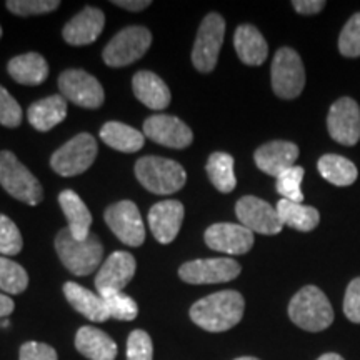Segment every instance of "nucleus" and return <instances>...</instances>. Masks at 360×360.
Segmentation results:
<instances>
[{"label": "nucleus", "instance_id": "nucleus-43", "mask_svg": "<svg viewBox=\"0 0 360 360\" xmlns=\"http://www.w3.org/2000/svg\"><path fill=\"white\" fill-rule=\"evenodd\" d=\"M114 6L117 7H122L125 11H130V12H141L143 8L150 7V0H115V2H112Z\"/></svg>", "mask_w": 360, "mask_h": 360}, {"label": "nucleus", "instance_id": "nucleus-23", "mask_svg": "<svg viewBox=\"0 0 360 360\" xmlns=\"http://www.w3.org/2000/svg\"><path fill=\"white\" fill-rule=\"evenodd\" d=\"M64 294L72 307L77 310L79 314H82L84 317H87L89 321L105 322L110 319L105 300L98 294H94L85 287L79 285V283L67 282L64 285Z\"/></svg>", "mask_w": 360, "mask_h": 360}, {"label": "nucleus", "instance_id": "nucleus-11", "mask_svg": "<svg viewBox=\"0 0 360 360\" xmlns=\"http://www.w3.org/2000/svg\"><path fill=\"white\" fill-rule=\"evenodd\" d=\"M240 265L229 257L199 259L180 265L179 277L184 282L202 285V283H225L238 277Z\"/></svg>", "mask_w": 360, "mask_h": 360}, {"label": "nucleus", "instance_id": "nucleus-29", "mask_svg": "<svg viewBox=\"0 0 360 360\" xmlns=\"http://www.w3.org/2000/svg\"><path fill=\"white\" fill-rule=\"evenodd\" d=\"M277 212L283 225H289L299 232H310L321 222V214L315 207L297 204V202L282 199L277 204Z\"/></svg>", "mask_w": 360, "mask_h": 360}, {"label": "nucleus", "instance_id": "nucleus-18", "mask_svg": "<svg viewBox=\"0 0 360 360\" xmlns=\"http://www.w3.org/2000/svg\"><path fill=\"white\" fill-rule=\"evenodd\" d=\"M184 205L179 200H162L148 210V227L160 244H170L184 222Z\"/></svg>", "mask_w": 360, "mask_h": 360}, {"label": "nucleus", "instance_id": "nucleus-9", "mask_svg": "<svg viewBox=\"0 0 360 360\" xmlns=\"http://www.w3.org/2000/svg\"><path fill=\"white\" fill-rule=\"evenodd\" d=\"M305 87V69L302 58L294 49L282 47L276 52L272 60V89L277 97H299Z\"/></svg>", "mask_w": 360, "mask_h": 360}, {"label": "nucleus", "instance_id": "nucleus-34", "mask_svg": "<svg viewBox=\"0 0 360 360\" xmlns=\"http://www.w3.org/2000/svg\"><path fill=\"white\" fill-rule=\"evenodd\" d=\"M102 299L105 300L107 310H109L110 317H114L115 321L130 322L137 317L139 314L137 304H135L132 297L125 295L124 292H112V294L102 295Z\"/></svg>", "mask_w": 360, "mask_h": 360}, {"label": "nucleus", "instance_id": "nucleus-22", "mask_svg": "<svg viewBox=\"0 0 360 360\" xmlns=\"http://www.w3.org/2000/svg\"><path fill=\"white\" fill-rule=\"evenodd\" d=\"M233 47L238 58L247 65H262L269 56V45L257 27L238 25L233 34Z\"/></svg>", "mask_w": 360, "mask_h": 360}, {"label": "nucleus", "instance_id": "nucleus-4", "mask_svg": "<svg viewBox=\"0 0 360 360\" xmlns=\"http://www.w3.org/2000/svg\"><path fill=\"white\" fill-rule=\"evenodd\" d=\"M135 177L148 192L155 195H169L186 186V169L172 159L147 155L135 164Z\"/></svg>", "mask_w": 360, "mask_h": 360}, {"label": "nucleus", "instance_id": "nucleus-12", "mask_svg": "<svg viewBox=\"0 0 360 360\" xmlns=\"http://www.w3.org/2000/svg\"><path fill=\"white\" fill-rule=\"evenodd\" d=\"M105 222L125 245L141 247L146 240V227L139 207L130 200L117 202L105 210Z\"/></svg>", "mask_w": 360, "mask_h": 360}, {"label": "nucleus", "instance_id": "nucleus-41", "mask_svg": "<svg viewBox=\"0 0 360 360\" xmlns=\"http://www.w3.org/2000/svg\"><path fill=\"white\" fill-rule=\"evenodd\" d=\"M19 360H58L56 349L42 342H25L20 347Z\"/></svg>", "mask_w": 360, "mask_h": 360}, {"label": "nucleus", "instance_id": "nucleus-39", "mask_svg": "<svg viewBox=\"0 0 360 360\" xmlns=\"http://www.w3.org/2000/svg\"><path fill=\"white\" fill-rule=\"evenodd\" d=\"M0 124L8 129H15L22 124V109L19 102L2 85H0Z\"/></svg>", "mask_w": 360, "mask_h": 360}, {"label": "nucleus", "instance_id": "nucleus-14", "mask_svg": "<svg viewBox=\"0 0 360 360\" xmlns=\"http://www.w3.org/2000/svg\"><path fill=\"white\" fill-rule=\"evenodd\" d=\"M330 137L342 146H355L360 139V107L350 97H342L332 103L327 115Z\"/></svg>", "mask_w": 360, "mask_h": 360}, {"label": "nucleus", "instance_id": "nucleus-30", "mask_svg": "<svg viewBox=\"0 0 360 360\" xmlns=\"http://www.w3.org/2000/svg\"><path fill=\"white\" fill-rule=\"evenodd\" d=\"M317 167L322 177L337 187L352 186L357 180V167L352 160L345 159V157L327 154L319 159Z\"/></svg>", "mask_w": 360, "mask_h": 360}, {"label": "nucleus", "instance_id": "nucleus-26", "mask_svg": "<svg viewBox=\"0 0 360 360\" xmlns=\"http://www.w3.org/2000/svg\"><path fill=\"white\" fill-rule=\"evenodd\" d=\"M67 117V101L62 96L45 97L37 101L27 110V119L35 130L49 132L56 125L64 122Z\"/></svg>", "mask_w": 360, "mask_h": 360}, {"label": "nucleus", "instance_id": "nucleus-37", "mask_svg": "<svg viewBox=\"0 0 360 360\" xmlns=\"http://www.w3.org/2000/svg\"><path fill=\"white\" fill-rule=\"evenodd\" d=\"M6 7L15 15L30 17L57 11L60 2L58 0H8Z\"/></svg>", "mask_w": 360, "mask_h": 360}, {"label": "nucleus", "instance_id": "nucleus-36", "mask_svg": "<svg viewBox=\"0 0 360 360\" xmlns=\"http://www.w3.org/2000/svg\"><path fill=\"white\" fill-rule=\"evenodd\" d=\"M339 51L344 57H360V12L354 13L342 29L339 37Z\"/></svg>", "mask_w": 360, "mask_h": 360}, {"label": "nucleus", "instance_id": "nucleus-47", "mask_svg": "<svg viewBox=\"0 0 360 360\" xmlns=\"http://www.w3.org/2000/svg\"><path fill=\"white\" fill-rule=\"evenodd\" d=\"M0 326H2V327H8V326H11V322H8L7 319H6V321H2V323H0Z\"/></svg>", "mask_w": 360, "mask_h": 360}, {"label": "nucleus", "instance_id": "nucleus-5", "mask_svg": "<svg viewBox=\"0 0 360 360\" xmlns=\"http://www.w3.org/2000/svg\"><path fill=\"white\" fill-rule=\"evenodd\" d=\"M0 186L13 199L27 205H37L44 199V188L37 177L12 152H0Z\"/></svg>", "mask_w": 360, "mask_h": 360}, {"label": "nucleus", "instance_id": "nucleus-6", "mask_svg": "<svg viewBox=\"0 0 360 360\" xmlns=\"http://www.w3.org/2000/svg\"><path fill=\"white\" fill-rule=\"evenodd\" d=\"M152 44L150 30L142 25H130L115 34L103 49V62L109 67H125L143 57Z\"/></svg>", "mask_w": 360, "mask_h": 360}, {"label": "nucleus", "instance_id": "nucleus-33", "mask_svg": "<svg viewBox=\"0 0 360 360\" xmlns=\"http://www.w3.org/2000/svg\"><path fill=\"white\" fill-rule=\"evenodd\" d=\"M304 174H305L304 167L294 165V167H290L289 170H285V172L278 175L276 188L283 199L297 202V204H302L304 193H302V187L300 186H302Z\"/></svg>", "mask_w": 360, "mask_h": 360}, {"label": "nucleus", "instance_id": "nucleus-46", "mask_svg": "<svg viewBox=\"0 0 360 360\" xmlns=\"http://www.w3.org/2000/svg\"><path fill=\"white\" fill-rule=\"evenodd\" d=\"M236 360H259V359H255V357H238Z\"/></svg>", "mask_w": 360, "mask_h": 360}, {"label": "nucleus", "instance_id": "nucleus-24", "mask_svg": "<svg viewBox=\"0 0 360 360\" xmlns=\"http://www.w3.org/2000/svg\"><path fill=\"white\" fill-rule=\"evenodd\" d=\"M75 349L89 360H115L117 344L110 335L96 327H80L75 335Z\"/></svg>", "mask_w": 360, "mask_h": 360}, {"label": "nucleus", "instance_id": "nucleus-20", "mask_svg": "<svg viewBox=\"0 0 360 360\" xmlns=\"http://www.w3.org/2000/svg\"><path fill=\"white\" fill-rule=\"evenodd\" d=\"M299 159V147L295 143L287 141H274L260 146L254 154L255 165L272 177L278 175L294 167L295 160Z\"/></svg>", "mask_w": 360, "mask_h": 360}, {"label": "nucleus", "instance_id": "nucleus-38", "mask_svg": "<svg viewBox=\"0 0 360 360\" xmlns=\"http://www.w3.org/2000/svg\"><path fill=\"white\" fill-rule=\"evenodd\" d=\"M154 359V345L150 335L146 330L130 332L127 339V360H152Z\"/></svg>", "mask_w": 360, "mask_h": 360}, {"label": "nucleus", "instance_id": "nucleus-45", "mask_svg": "<svg viewBox=\"0 0 360 360\" xmlns=\"http://www.w3.org/2000/svg\"><path fill=\"white\" fill-rule=\"evenodd\" d=\"M317 360H345V359L342 357V355H339V354L328 352V354H323V355H321V357H319Z\"/></svg>", "mask_w": 360, "mask_h": 360}, {"label": "nucleus", "instance_id": "nucleus-16", "mask_svg": "<svg viewBox=\"0 0 360 360\" xmlns=\"http://www.w3.org/2000/svg\"><path fill=\"white\" fill-rule=\"evenodd\" d=\"M205 244L227 255H244L254 245V232L240 224H214L204 233Z\"/></svg>", "mask_w": 360, "mask_h": 360}, {"label": "nucleus", "instance_id": "nucleus-48", "mask_svg": "<svg viewBox=\"0 0 360 360\" xmlns=\"http://www.w3.org/2000/svg\"><path fill=\"white\" fill-rule=\"evenodd\" d=\"M0 37H2V27H0Z\"/></svg>", "mask_w": 360, "mask_h": 360}, {"label": "nucleus", "instance_id": "nucleus-1", "mask_svg": "<svg viewBox=\"0 0 360 360\" xmlns=\"http://www.w3.org/2000/svg\"><path fill=\"white\" fill-rule=\"evenodd\" d=\"M245 300L237 290L215 292L197 300L191 307V319L207 332H225L244 317Z\"/></svg>", "mask_w": 360, "mask_h": 360}, {"label": "nucleus", "instance_id": "nucleus-2", "mask_svg": "<svg viewBox=\"0 0 360 360\" xmlns=\"http://www.w3.org/2000/svg\"><path fill=\"white\" fill-rule=\"evenodd\" d=\"M289 317L307 332H322L334 322V309L327 295L315 285H305L292 297Z\"/></svg>", "mask_w": 360, "mask_h": 360}, {"label": "nucleus", "instance_id": "nucleus-40", "mask_svg": "<svg viewBox=\"0 0 360 360\" xmlns=\"http://www.w3.org/2000/svg\"><path fill=\"white\" fill-rule=\"evenodd\" d=\"M344 314L350 322L360 323V277L354 278L345 290Z\"/></svg>", "mask_w": 360, "mask_h": 360}, {"label": "nucleus", "instance_id": "nucleus-42", "mask_svg": "<svg viewBox=\"0 0 360 360\" xmlns=\"http://www.w3.org/2000/svg\"><path fill=\"white\" fill-rule=\"evenodd\" d=\"M292 6L295 7V11L299 13L314 15V13H319L323 7H326V2H323V0H294Z\"/></svg>", "mask_w": 360, "mask_h": 360}, {"label": "nucleus", "instance_id": "nucleus-21", "mask_svg": "<svg viewBox=\"0 0 360 360\" xmlns=\"http://www.w3.org/2000/svg\"><path fill=\"white\" fill-rule=\"evenodd\" d=\"M132 89L135 97L152 110L167 109L172 98L167 84L154 72L148 70H141L134 75Z\"/></svg>", "mask_w": 360, "mask_h": 360}, {"label": "nucleus", "instance_id": "nucleus-7", "mask_svg": "<svg viewBox=\"0 0 360 360\" xmlns=\"http://www.w3.org/2000/svg\"><path fill=\"white\" fill-rule=\"evenodd\" d=\"M97 141L90 134H79L57 148L51 157V167L62 177H74L89 170L97 157Z\"/></svg>", "mask_w": 360, "mask_h": 360}, {"label": "nucleus", "instance_id": "nucleus-19", "mask_svg": "<svg viewBox=\"0 0 360 360\" xmlns=\"http://www.w3.org/2000/svg\"><path fill=\"white\" fill-rule=\"evenodd\" d=\"M103 25H105V15L101 8L85 7L82 12L67 22L62 30V37L67 44L82 47V45L96 42L98 35L102 34Z\"/></svg>", "mask_w": 360, "mask_h": 360}, {"label": "nucleus", "instance_id": "nucleus-8", "mask_svg": "<svg viewBox=\"0 0 360 360\" xmlns=\"http://www.w3.org/2000/svg\"><path fill=\"white\" fill-rule=\"evenodd\" d=\"M225 20L217 12H210L202 20L192 49V64L202 74H209L215 69L220 49L224 44Z\"/></svg>", "mask_w": 360, "mask_h": 360}, {"label": "nucleus", "instance_id": "nucleus-25", "mask_svg": "<svg viewBox=\"0 0 360 360\" xmlns=\"http://www.w3.org/2000/svg\"><path fill=\"white\" fill-rule=\"evenodd\" d=\"M8 75L22 85H40L49 77L47 60L37 52H27L8 60Z\"/></svg>", "mask_w": 360, "mask_h": 360}, {"label": "nucleus", "instance_id": "nucleus-28", "mask_svg": "<svg viewBox=\"0 0 360 360\" xmlns=\"http://www.w3.org/2000/svg\"><path fill=\"white\" fill-rule=\"evenodd\" d=\"M101 139L107 146L124 152V154L141 150L146 143V137L142 132L122 122H107L101 129Z\"/></svg>", "mask_w": 360, "mask_h": 360}, {"label": "nucleus", "instance_id": "nucleus-35", "mask_svg": "<svg viewBox=\"0 0 360 360\" xmlns=\"http://www.w3.org/2000/svg\"><path fill=\"white\" fill-rule=\"evenodd\" d=\"M22 247H24V240H22L19 227L7 215L0 214V254L12 257V255L20 254Z\"/></svg>", "mask_w": 360, "mask_h": 360}, {"label": "nucleus", "instance_id": "nucleus-3", "mask_svg": "<svg viewBox=\"0 0 360 360\" xmlns=\"http://www.w3.org/2000/svg\"><path fill=\"white\" fill-rule=\"evenodd\" d=\"M56 250L64 267L79 277L92 274L103 257V247L97 236L90 233L85 240H77L72 236L69 227L57 233Z\"/></svg>", "mask_w": 360, "mask_h": 360}, {"label": "nucleus", "instance_id": "nucleus-44", "mask_svg": "<svg viewBox=\"0 0 360 360\" xmlns=\"http://www.w3.org/2000/svg\"><path fill=\"white\" fill-rule=\"evenodd\" d=\"M13 309H15V305H13V300L11 297L6 294H0V319L11 315L13 312Z\"/></svg>", "mask_w": 360, "mask_h": 360}, {"label": "nucleus", "instance_id": "nucleus-32", "mask_svg": "<svg viewBox=\"0 0 360 360\" xmlns=\"http://www.w3.org/2000/svg\"><path fill=\"white\" fill-rule=\"evenodd\" d=\"M29 285L25 269L7 257H0V290L11 295L22 294Z\"/></svg>", "mask_w": 360, "mask_h": 360}, {"label": "nucleus", "instance_id": "nucleus-10", "mask_svg": "<svg viewBox=\"0 0 360 360\" xmlns=\"http://www.w3.org/2000/svg\"><path fill=\"white\" fill-rule=\"evenodd\" d=\"M60 96L84 109H98L103 103L105 94L98 80L89 72L69 69L58 75Z\"/></svg>", "mask_w": 360, "mask_h": 360}, {"label": "nucleus", "instance_id": "nucleus-27", "mask_svg": "<svg viewBox=\"0 0 360 360\" xmlns=\"http://www.w3.org/2000/svg\"><path fill=\"white\" fill-rule=\"evenodd\" d=\"M58 204L62 207V212L65 214L69 222V231L77 240H85L90 236V225H92V214L84 200L74 191H62L58 193Z\"/></svg>", "mask_w": 360, "mask_h": 360}, {"label": "nucleus", "instance_id": "nucleus-15", "mask_svg": "<svg viewBox=\"0 0 360 360\" xmlns=\"http://www.w3.org/2000/svg\"><path fill=\"white\" fill-rule=\"evenodd\" d=\"M135 257L125 250L114 252L109 255V259L102 264L101 270L96 276V289L98 295L112 294V292H122L124 287L134 278Z\"/></svg>", "mask_w": 360, "mask_h": 360}, {"label": "nucleus", "instance_id": "nucleus-31", "mask_svg": "<svg viewBox=\"0 0 360 360\" xmlns=\"http://www.w3.org/2000/svg\"><path fill=\"white\" fill-rule=\"evenodd\" d=\"M207 174L214 187L222 193H231L237 186L233 172V157L225 152H214L207 160Z\"/></svg>", "mask_w": 360, "mask_h": 360}, {"label": "nucleus", "instance_id": "nucleus-13", "mask_svg": "<svg viewBox=\"0 0 360 360\" xmlns=\"http://www.w3.org/2000/svg\"><path fill=\"white\" fill-rule=\"evenodd\" d=\"M236 214L240 225H244L250 232L276 236L281 233L283 227L276 207L254 195L242 197L236 204Z\"/></svg>", "mask_w": 360, "mask_h": 360}, {"label": "nucleus", "instance_id": "nucleus-17", "mask_svg": "<svg viewBox=\"0 0 360 360\" xmlns=\"http://www.w3.org/2000/svg\"><path fill=\"white\" fill-rule=\"evenodd\" d=\"M143 135L170 148H186L192 143L193 134L186 122L174 115H152L143 122Z\"/></svg>", "mask_w": 360, "mask_h": 360}]
</instances>
